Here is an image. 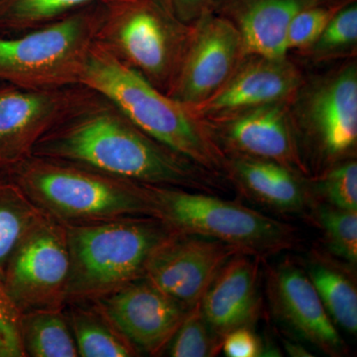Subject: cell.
<instances>
[{"instance_id": "6da1fadb", "label": "cell", "mask_w": 357, "mask_h": 357, "mask_svg": "<svg viewBox=\"0 0 357 357\" xmlns=\"http://www.w3.org/2000/svg\"><path fill=\"white\" fill-rule=\"evenodd\" d=\"M140 184L210 192L211 172L134 126L107 98L93 91L33 150Z\"/></svg>"}, {"instance_id": "7a4b0ae2", "label": "cell", "mask_w": 357, "mask_h": 357, "mask_svg": "<svg viewBox=\"0 0 357 357\" xmlns=\"http://www.w3.org/2000/svg\"><path fill=\"white\" fill-rule=\"evenodd\" d=\"M81 84L107 98L134 126L161 144L208 172L225 171L227 155L206 124L96 42Z\"/></svg>"}, {"instance_id": "3957f363", "label": "cell", "mask_w": 357, "mask_h": 357, "mask_svg": "<svg viewBox=\"0 0 357 357\" xmlns=\"http://www.w3.org/2000/svg\"><path fill=\"white\" fill-rule=\"evenodd\" d=\"M6 172L42 213L64 225L151 217L140 183L35 155Z\"/></svg>"}, {"instance_id": "277c9868", "label": "cell", "mask_w": 357, "mask_h": 357, "mask_svg": "<svg viewBox=\"0 0 357 357\" xmlns=\"http://www.w3.org/2000/svg\"><path fill=\"white\" fill-rule=\"evenodd\" d=\"M65 229L70 252L67 304L95 301L143 278L148 258L173 231L146 215Z\"/></svg>"}, {"instance_id": "5b68a950", "label": "cell", "mask_w": 357, "mask_h": 357, "mask_svg": "<svg viewBox=\"0 0 357 357\" xmlns=\"http://www.w3.org/2000/svg\"><path fill=\"white\" fill-rule=\"evenodd\" d=\"M102 9L96 2L23 34L0 36V83L37 91L81 84Z\"/></svg>"}, {"instance_id": "8992f818", "label": "cell", "mask_w": 357, "mask_h": 357, "mask_svg": "<svg viewBox=\"0 0 357 357\" xmlns=\"http://www.w3.org/2000/svg\"><path fill=\"white\" fill-rule=\"evenodd\" d=\"M150 215L174 231L188 232L231 244L244 253L263 258L290 248L295 230L249 208L182 188L142 184Z\"/></svg>"}, {"instance_id": "52a82bcc", "label": "cell", "mask_w": 357, "mask_h": 357, "mask_svg": "<svg viewBox=\"0 0 357 357\" xmlns=\"http://www.w3.org/2000/svg\"><path fill=\"white\" fill-rule=\"evenodd\" d=\"M96 42L167 93L184 56L192 26L160 0H102Z\"/></svg>"}, {"instance_id": "ba28073f", "label": "cell", "mask_w": 357, "mask_h": 357, "mask_svg": "<svg viewBox=\"0 0 357 357\" xmlns=\"http://www.w3.org/2000/svg\"><path fill=\"white\" fill-rule=\"evenodd\" d=\"M290 109L298 135L307 137L321 158L340 161L354 153L357 144L356 61L304 81Z\"/></svg>"}, {"instance_id": "9c48e42d", "label": "cell", "mask_w": 357, "mask_h": 357, "mask_svg": "<svg viewBox=\"0 0 357 357\" xmlns=\"http://www.w3.org/2000/svg\"><path fill=\"white\" fill-rule=\"evenodd\" d=\"M69 277L65 225L43 213L14 248L2 282L24 312L64 309Z\"/></svg>"}, {"instance_id": "30bf717a", "label": "cell", "mask_w": 357, "mask_h": 357, "mask_svg": "<svg viewBox=\"0 0 357 357\" xmlns=\"http://www.w3.org/2000/svg\"><path fill=\"white\" fill-rule=\"evenodd\" d=\"M246 55L236 28L208 11L192 25L184 56L166 95L194 109L229 81Z\"/></svg>"}, {"instance_id": "8fae6325", "label": "cell", "mask_w": 357, "mask_h": 357, "mask_svg": "<svg viewBox=\"0 0 357 357\" xmlns=\"http://www.w3.org/2000/svg\"><path fill=\"white\" fill-rule=\"evenodd\" d=\"M83 84L48 91L0 84V171L31 156L42 137L91 95Z\"/></svg>"}, {"instance_id": "7c38bea8", "label": "cell", "mask_w": 357, "mask_h": 357, "mask_svg": "<svg viewBox=\"0 0 357 357\" xmlns=\"http://www.w3.org/2000/svg\"><path fill=\"white\" fill-rule=\"evenodd\" d=\"M241 253L218 239L173 230L148 258L144 277L191 309L201 302L220 269Z\"/></svg>"}, {"instance_id": "4fadbf2b", "label": "cell", "mask_w": 357, "mask_h": 357, "mask_svg": "<svg viewBox=\"0 0 357 357\" xmlns=\"http://www.w3.org/2000/svg\"><path fill=\"white\" fill-rule=\"evenodd\" d=\"M91 302L139 356L164 354L192 309L169 297L145 277Z\"/></svg>"}, {"instance_id": "5bb4252c", "label": "cell", "mask_w": 357, "mask_h": 357, "mask_svg": "<svg viewBox=\"0 0 357 357\" xmlns=\"http://www.w3.org/2000/svg\"><path fill=\"white\" fill-rule=\"evenodd\" d=\"M204 122L225 154L275 162L298 175L307 172L290 103H273Z\"/></svg>"}, {"instance_id": "9a60e30c", "label": "cell", "mask_w": 357, "mask_h": 357, "mask_svg": "<svg viewBox=\"0 0 357 357\" xmlns=\"http://www.w3.org/2000/svg\"><path fill=\"white\" fill-rule=\"evenodd\" d=\"M305 79L288 56L246 55L222 88L192 114L203 121H218L273 103H291Z\"/></svg>"}, {"instance_id": "2e32d148", "label": "cell", "mask_w": 357, "mask_h": 357, "mask_svg": "<svg viewBox=\"0 0 357 357\" xmlns=\"http://www.w3.org/2000/svg\"><path fill=\"white\" fill-rule=\"evenodd\" d=\"M271 291L277 310L301 337L330 356L342 351L337 326L307 274L292 264L280 265L272 275Z\"/></svg>"}, {"instance_id": "e0dca14e", "label": "cell", "mask_w": 357, "mask_h": 357, "mask_svg": "<svg viewBox=\"0 0 357 357\" xmlns=\"http://www.w3.org/2000/svg\"><path fill=\"white\" fill-rule=\"evenodd\" d=\"M314 4V0H215L211 11L236 28L248 55L282 58L288 56L291 20Z\"/></svg>"}, {"instance_id": "ac0fdd59", "label": "cell", "mask_w": 357, "mask_h": 357, "mask_svg": "<svg viewBox=\"0 0 357 357\" xmlns=\"http://www.w3.org/2000/svg\"><path fill=\"white\" fill-rule=\"evenodd\" d=\"M259 257L241 253L218 272L199 306L215 332L227 333L250 326L259 309Z\"/></svg>"}, {"instance_id": "d6986e66", "label": "cell", "mask_w": 357, "mask_h": 357, "mask_svg": "<svg viewBox=\"0 0 357 357\" xmlns=\"http://www.w3.org/2000/svg\"><path fill=\"white\" fill-rule=\"evenodd\" d=\"M225 171L249 196L272 208L298 211L304 206L305 194L298 174L280 164L230 154L225 159Z\"/></svg>"}, {"instance_id": "ffe728a7", "label": "cell", "mask_w": 357, "mask_h": 357, "mask_svg": "<svg viewBox=\"0 0 357 357\" xmlns=\"http://www.w3.org/2000/svg\"><path fill=\"white\" fill-rule=\"evenodd\" d=\"M65 312L79 356H139L130 342L91 301L69 303L66 305Z\"/></svg>"}, {"instance_id": "44dd1931", "label": "cell", "mask_w": 357, "mask_h": 357, "mask_svg": "<svg viewBox=\"0 0 357 357\" xmlns=\"http://www.w3.org/2000/svg\"><path fill=\"white\" fill-rule=\"evenodd\" d=\"M20 335L26 357L79 356L65 307L22 312Z\"/></svg>"}, {"instance_id": "7402d4cb", "label": "cell", "mask_w": 357, "mask_h": 357, "mask_svg": "<svg viewBox=\"0 0 357 357\" xmlns=\"http://www.w3.org/2000/svg\"><path fill=\"white\" fill-rule=\"evenodd\" d=\"M42 215L10 176L0 171V280L14 248Z\"/></svg>"}, {"instance_id": "603a6c76", "label": "cell", "mask_w": 357, "mask_h": 357, "mask_svg": "<svg viewBox=\"0 0 357 357\" xmlns=\"http://www.w3.org/2000/svg\"><path fill=\"white\" fill-rule=\"evenodd\" d=\"M102 0H0V36L23 34Z\"/></svg>"}, {"instance_id": "cb8c5ba5", "label": "cell", "mask_w": 357, "mask_h": 357, "mask_svg": "<svg viewBox=\"0 0 357 357\" xmlns=\"http://www.w3.org/2000/svg\"><path fill=\"white\" fill-rule=\"evenodd\" d=\"M307 276L333 324L356 333L357 292L354 283L342 272L321 263L310 265Z\"/></svg>"}, {"instance_id": "d4e9b609", "label": "cell", "mask_w": 357, "mask_h": 357, "mask_svg": "<svg viewBox=\"0 0 357 357\" xmlns=\"http://www.w3.org/2000/svg\"><path fill=\"white\" fill-rule=\"evenodd\" d=\"M222 340L206 321L199 303L188 312L165 352L173 357L215 356L222 351Z\"/></svg>"}, {"instance_id": "484cf974", "label": "cell", "mask_w": 357, "mask_h": 357, "mask_svg": "<svg viewBox=\"0 0 357 357\" xmlns=\"http://www.w3.org/2000/svg\"><path fill=\"white\" fill-rule=\"evenodd\" d=\"M357 45V4L342 7L326 25L318 39L302 53L312 61L330 60L356 54Z\"/></svg>"}, {"instance_id": "4316f807", "label": "cell", "mask_w": 357, "mask_h": 357, "mask_svg": "<svg viewBox=\"0 0 357 357\" xmlns=\"http://www.w3.org/2000/svg\"><path fill=\"white\" fill-rule=\"evenodd\" d=\"M331 251L351 264L357 261V211L323 206L317 213Z\"/></svg>"}, {"instance_id": "83f0119b", "label": "cell", "mask_w": 357, "mask_h": 357, "mask_svg": "<svg viewBox=\"0 0 357 357\" xmlns=\"http://www.w3.org/2000/svg\"><path fill=\"white\" fill-rule=\"evenodd\" d=\"M345 6L314 4L305 7L291 20L286 36L287 52L307 50L316 42L333 16Z\"/></svg>"}, {"instance_id": "f1b7e54d", "label": "cell", "mask_w": 357, "mask_h": 357, "mask_svg": "<svg viewBox=\"0 0 357 357\" xmlns=\"http://www.w3.org/2000/svg\"><path fill=\"white\" fill-rule=\"evenodd\" d=\"M321 189L331 206L357 211V163L354 160L333 167L321 180Z\"/></svg>"}, {"instance_id": "f546056e", "label": "cell", "mask_w": 357, "mask_h": 357, "mask_svg": "<svg viewBox=\"0 0 357 357\" xmlns=\"http://www.w3.org/2000/svg\"><path fill=\"white\" fill-rule=\"evenodd\" d=\"M21 314L0 280V357H26L21 342Z\"/></svg>"}, {"instance_id": "4dcf8cb0", "label": "cell", "mask_w": 357, "mask_h": 357, "mask_svg": "<svg viewBox=\"0 0 357 357\" xmlns=\"http://www.w3.org/2000/svg\"><path fill=\"white\" fill-rule=\"evenodd\" d=\"M222 351L229 357H256L261 356L262 345L248 326H243L223 337Z\"/></svg>"}, {"instance_id": "1f68e13d", "label": "cell", "mask_w": 357, "mask_h": 357, "mask_svg": "<svg viewBox=\"0 0 357 357\" xmlns=\"http://www.w3.org/2000/svg\"><path fill=\"white\" fill-rule=\"evenodd\" d=\"M174 17L185 25L195 24L211 11L215 0H160Z\"/></svg>"}, {"instance_id": "d6a6232c", "label": "cell", "mask_w": 357, "mask_h": 357, "mask_svg": "<svg viewBox=\"0 0 357 357\" xmlns=\"http://www.w3.org/2000/svg\"><path fill=\"white\" fill-rule=\"evenodd\" d=\"M286 349H287L288 354L292 356H312V354H309L310 352L305 349L302 345H298L292 344V342H286Z\"/></svg>"}, {"instance_id": "836d02e7", "label": "cell", "mask_w": 357, "mask_h": 357, "mask_svg": "<svg viewBox=\"0 0 357 357\" xmlns=\"http://www.w3.org/2000/svg\"><path fill=\"white\" fill-rule=\"evenodd\" d=\"M316 4H340V6H347L356 0H314Z\"/></svg>"}]
</instances>
